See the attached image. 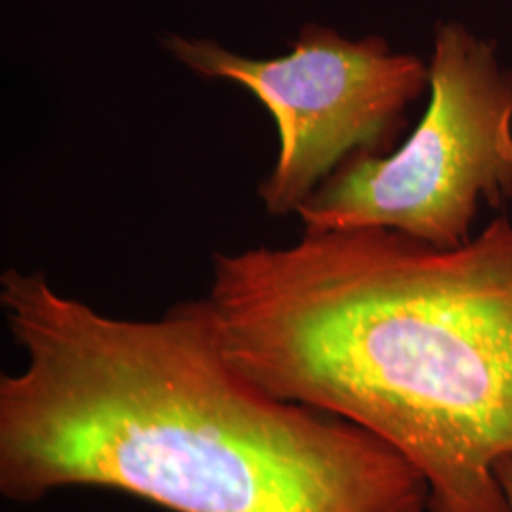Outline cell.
<instances>
[{"mask_svg":"<svg viewBox=\"0 0 512 512\" xmlns=\"http://www.w3.org/2000/svg\"><path fill=\"white\" fill-rule=\"evenodd\" d=\"M27 363L0 376V492L103 488L171 512H427L429 488L353 421L270 395L220 344L207 296L131 321L8 268Z\"/></svg>","mask_w":512,"mask_h":512,"instance_id":"cell-1","label":"cell"},{"mask_svg":"<svg viewBox=\"0 0 512 512\" xmlns=\"http://www.w3.org/2000/svg\"><path fill=\"white\" fill-rule=\"evenodd\" d=\"M207 300L249 380L387 442L425 478L427 512H509V220L459 247L366 228L217 251Z\"/></svg>","mask_w":512,"mask_h":512,"instance_id":"cell-2","label":"cell"},{"mask_svg":"<svg viewBox=\"0 0 512 512\" xmlns=\"http://www.w3.org/2000/svg\"><path fill=\"white\" fill-rule=\"evenodd\" d=\"M429 105L397 150L357 154L296 215L304 232L380 228L459 247L480 203L512 200V74L459 23L437 27Z\"/></svg>","mask_w":512,"mask_h":512,"instance_id":"cell-3","label":"cell"},{"mask_svg":"<svg viewBox=\"0 0 512 512\" xmlns=\"http://www.w3.org/2000/svg\"><path fill=\"white\" fill-rule=\"evenodd\" d=\"M164 46L188 71L253 93L274 118L279 152L258 196L275 217L296 213L353 156L387 154L429 88L420 57L395 52L382 37L351 40L317 23L274 59L234 54L209 38L169 35Z\"/></svg>","mask_w":512,"mask_h":512,"instance_id":"cell-4","label":"cell"},{"mask_svg":"<svg viewBox=\"0 0 512 512\" xmlns=\"http://www.w3.org/2000/svg\"><path fill=\"white\" fill-rule=\"evenodd\" d=\"M497 478H499V484H501V490H503V495H505L509 512H512V456L511 458L503 459L499 463Z\"/></svg>","mask_w":512,"mask_h":512,"instance_id":"cell-5","label":"cell"}]
</instances>
